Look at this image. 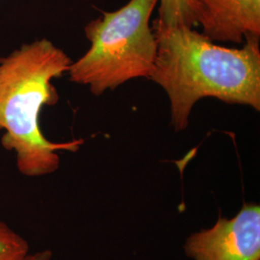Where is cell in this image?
<instances>
[{"label":"cell","instance_id":"cell-3","mask_svg":"<svg viewBox=\"0 0 260 260\" xmlns=\"http://www.w3.org/2000/svg\"><path fill=\"white\" fill-rule=\"evenodd\" d=\"M159 0H130L85 26L91 47L70 66V80L99 96L135 78H149L157 42L149 19Z\"/></svg>","mask_w":260,"mask_h":260},{"label":"cell","instance_id":"cell-7","mask_svg":"<svg viewBox=\"0 0 260 260\" xmlns=\"http://www.w3.org/2000/svg\"><path fill=\"white\" fill-rule=\"evenodd\" d=\"M29 252L27 240L0 221V260H22Z\"/></svg>","mask_w":260,"mask_h":260},{"label":"cell","instance_id":"cell-2","mask_svg":"<svg viewBox=\"0 0 260 260\" xmlns=\"http://www.w3.org/2000/svg\"><path fill=\"white\" fill-rule=\"evenodd\" d=\"M73 61L47 39L24 44L0 58L1 145L16 154L17 167L25 177L50 175L60 167L61 150L76 151L83 140L53 143L41 129L44 106L59 101L51 80L68 73Z\"/></svg>","mask_w":260,"mask_h":260},{"label":"cell","instance_id":"cell-8","mask_svg":"<svg viewBox=\"0 0 260 260\" xmlns=\"http://www.w3.org/2000/svg\"><path fill=\"white\" fill-rule=\"evenodd\" d=\"M53 253L50 250L29 252L22 260H51Z\"/></svg>","mask_w":260,"mask_h":260},{"label":"cell","instance_id":"cell-6","mask_svg":"<svg viewBox=\"0 0 260 260\" xmlns=\"http://www.w3.org/2000/svg\"><path fill=\"white\" fill-rule=\"evenodd\" d=\"M157 20L171 26L197 25L193 0H159Z\"/></svg>","mask_w":260,"mask_h":260},{"label":"cell","instance_id":"cell-4","mask_svg":"<svg viewBox=\"0 0 260 260\" xmlns=\"http://www.w3.org/2000/svg\"><path fill=\"white\" fill-rule=\"evenodd\" d=\"M184 250L193 260H260L259 205H245L232 219L193 233Z\"/></svg>","mask_w":260,"mask_h":260},{"label":"cell","instance_id":"cell-5","mask_svg":"<svg viewBox=\"0 0 260 260\" xmlns=\"http://www.w3.org/2000/svg\"><path fill=\"white\" fill-rule=\"evenodd\" d=\"M197 25L212 42L260 39V0H193Z\"/></svg>","mask_w":260,"mask_h":260},{"label":"cell","instance_id":"cell-1","mask_svg":"<svg viewBox=\"0 0 260 260\" xmlns=\"http://www.w3.org/2000/svg\"><path fill=\"white\" fill-rule=\"evenodd\" d=\"M157 42L149 76L167 93L171 123L188 127L196 103L214 98L260 111L259 39H247L242 48L221 47L193 28L152 22Z\"/></svg>","mask_w":260,"mask_h":260}]
</instances>
